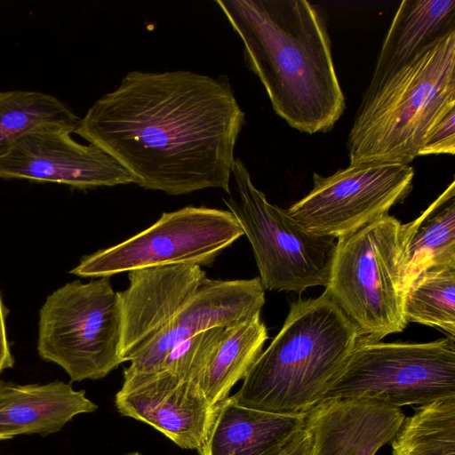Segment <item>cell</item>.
Listing matches in <instances>:
<instances>
[{
	"label": "cell",
	"instance_id": "17",
	"mask_svg": "<svg viewBox=\"0 0 455 455\" xmlns=\"http://www.w3.org/2000/svg\"><path fill=\"white\" fill-rule=\"evenodd\" d=\"M304 415L262 411L222 401L199 455H278L304 425Z\"/></svg>",
	"mask_w": 455,
	"mask_h": 455
},
{
	"label": "cell",
	"instance_id": "2",
	"mask_svg": "<svg viewBox=\"0 0 455 455\" xmlns=\"http://www.w3.org/2000/svg\"><path fill=\"white\" fill-rule=\"evenodd\" d=\"M243 45L248 68L262 83L275 112L291 128L332 129L345 98L325 20L306 0H217Z\"/></svg>",
	"mask_w": 455,
	"mask_h": 455
},
{
	"label": "cell",
	"instance_id": "6",
	"mask_svg": "<svg viewBox=\"0 0 455 455\" xmlns=\"http://www.w3.org/2000/svg\"><path fill=\"white\" fill-rule=\"evenodd\" d=\"M122 309L110 277L67 283L39 311L37 352L71 381L100 379L123 362Z\"/></svg>",
	"mask_w": 455,
	"mask_h": 455
},
{
	"label": "cell",
	"instance_id": "1",
	"mask_svg": "<svg viewBox=\"0 0 455 455\" xmlns=\"http://www.w3.org/2000/svg\"><path fill=\"white\" fill-rule=\"evenodd\" d=\"M244 124L227 77L134 70L92 105L75 133L115 158L142 188L229 193Z\"/></svg>",
	"mask_w": 455,
	"mask_h": 455
},
{
	"label": "cell",
	"instance_id": "26",
	"mask_svg": "<svg viewBox=\"0 0 455 455\" xmlns=\"http://www.w3.org/2000/svg\"><path fill=\"white\" fill-rule=\"evenodd\" d=\"M312 440L305 424L278 455H311Z\"/></svg>",
	"mask_w": 455,
	"mask_h": 455
},
{
	"label": "cell",
	"instance_id": "16",
	"mask_svg": "<svg viewBox=\"0 0 455 455\" xmlns=\"http://www.w3.org/2000/svg\"><path fill=\"white\" fill-rule=\"evenodd\" d=\"M97 408L84 390L63 381L20 385L0 380V441L57 433L75 416Z\"/></svg>",
	"mask_w": 455,
	"mask_h": 455
},
{
	"label": "cell",
	"instance_id": "14",
	"mask_svg": "<svg viewBox=\"0 0 455 455\" xmlns=\"http://www.w3.org/2000/svg\"><path fill=\"white\" fill-rule=\"evenodd\" d=\"M128 278L127 289L118 291L124 363L159 333L208 277L198 265L180 264L132 270Z\"/></svg>",
	"mask_w": 455,
	"mask_h": 455
},
{
	"label": "cell",
	"instance_id": "12",
	"mask_svg": "<svg viewBox=\"0 0 455 455\" xmlns=\"http://www.w3.org/2000/svg\"><path fill=\"white\" fill-rule=\"evenodd\" d=\"M115 404L121 415L153 427L182 449L196 451L218 408L198 383L165 369L124 379Z\"/></svg>",
	"mask_w": 455,
	"mask_h": 455
},
{
	"label": "cell",
	"instance_id": "24",
	"mask_svg": "<svg viewBox=\"0 0 455 455\" xmlns=\"http://www.w3.org/2000/svg\"><path fill=\"white\" fill-rule=\"evenodd\" d=\"M455 153V109L434 129L419 153V156Z\"/></svg>",
	"mask_w": 455,
	"mask_h": 455
},
{
	"label": "cell",
	"instance_id": "15",
	"mask_svg": "<svg viewBox=\"0 0 455 455\" xmlns=\"http://www.w3.org/2000/svg\"><path fill=\"white\" fill-rule=\"evenodd\" d=\"M405 415L367 399L323 400L306 414L311 455H376L390 443Z\"/></svg>",
	"mask_w": 455,
	"mask_h": 455
},
{
	"label": "cell",
	"instance_id": "8",
	"mask_svg": "<svg viewBox=\"0 0 455 455\" xmlns=\"http://www.w3.org/2000/svg\"><path fill=\"white\" fill-rule=\"evenodd\" d=\"M232 176L239 201H224L251 245L263 288L301 294L310 287H326L335 238L307 233L284 210L270 204L239 158Z\"/></svg>",
	"mask_w": 455,
	"mask_h": 455
},
{
	"label": "cell",
	"instance_id": "27",
	"mask_svg": "<svg viewBox=\"0 0 455 455\" xmlns=\"http://www.w3.org/2000/svg\"><path fill=\"white\" fill-rule=\"evenodd\" d=\"M126 455H141V454L139 453V452H132V453H129V454H126Z\"/></svg>",
	"mask_w": 455,
	"mask_h": 455
},
{
	"label": "cell",
	"instance_id": "23",
	"mask_svg": "<svg viewBox=\"0 0 455 455\" xmlns=\"http://www.w3.org/2000/svg\"><path fill=\"white\" fill-rule=\"evenodd\" d=\"M403 315L407 323L436 327L455 339V266L420 272L404 291Z\"/></svg>",
	"mask_w": 455,
	"mask_h": 455
},
{
	"label": "cell",
	"instance_id": "10",
	"mask_svg": "<svg viewBox=\"0 0 455 455\" xmlns=\"http://www.w3.org/2000/svg\"><path fill=\"white\" fill-rule=\"evenodd\" d=\"M413 177L410 164L385 162L315 172L312 189L285 212L307 233L338 239L388 215L411 193Z\"/></svg>",
	"mask_w": 455,
	"mask_h": 455
},
{
	"label": "cell",
	"instance_id": "4",
	"mask_svg": "<svg viewBox=\"0 0 455 455\" xmlns=\"http://www.w3.org/2000/svg\"><path fill=\"white\" fill-rule=\"evenodd\" d=\"M455 109V30L368 86L348 133L349 164H409Z\"/></svg>",
	"mask_w": 455,
	"mask_h": 455
},
{
	"label": "cell",
	"instance_id": "25",
	"mask_svg": "<svg viewBox=\"0 0 455 455\" xmlns=\"http://www.w3.org/2000/svg\"><path fill=\"white\" fill-rule=\"evenodd\" d=\"M8 312L0 294V374L4 370L12 368L15 362L7 336L6 316Z\"/></svg>",
	"mask_w": 455,
	"mask_h": 455
},
{
	"label": "cell",
	"instance_id": "7",
	"mask_svg": "<svg viewBox=\"0 0 455 455\" xmlns=\"http://www.w3.org/2000/svg\"><path fill=\"white\" fill-rule=\"evenodd\" d=\"M452 395L455 339L410 343L358 338L323 400L367 399L401 408Z\"/></svg>",
	"mask_w": 455,
	"mask_h": 455
},
{
	"label": "cell",
	"instance_id": "5",
	"mask_svg": "<svg viewBox=\"0 0 455 455\" xmlns=\"http://www.w3.org/2000/svg\"><path fill=\"white\" fill-rule=\"evenodd\" d=\"M404 229L389 214L337 240L324 293L355 326L359 338L379 341L403 331Z\"/></svg>",
	"mask_w": 455,
	"mask_h": 455
},
{
	"label": "cell",
	"instance_id": "11",
	"mask_svg": "<svg viewBox=\"0 0 455 455\" xmlns=\"http://www.w3.org/2000/svg\"><path fill=\"white\" fill-rule=\"evenodd\" d=\"M68 127L50 124L16 140L0 157V178L55 182L78 189L132 183L131 174L97 146L80 144Z\"/></svg>",
	"mask_w": 455,
	"mask_h": 455
},
{
	"label": "cell",
	"instance_id": "21",
	"mask_svg": "<svg viewBox=\"0 0 455 455\" xmlns=\"http://www.w3.org/2000/svg\"><path fill=\"white\" fill-rule=\"evenodd\" d=\"M80 119L58 98L34 91H0V157L25 133L50 124L74 132Z\"/></svg>",
	"mask_w": 455,
	"mask_h": 455
},
{
	"label": "cell",
	"instance_id": "22",
	"mask_svg": "<svg viewBox=\"0 0 455 455\" xmlns=\"http://www.w3.org/2000/svg\"><path fill=\"white\" fill-rule=\"evenodd\" d=\"M390 443L392 455H455V395L415 407Z\"/></svg>",
	"mask_w": 455,
	"mask_h": 455
},
{
	"label": "cell",
	"instance_id": "13",
	"mask_svg": "<svg viewBox=\"0 0 455 455\" xmlns=\"http://www.w3.org/2000/svg\"><path fill=\"white\" fill-rule=\"evenodd\" d=\"M265 289L259 277L207 278L185 306L131 361L124 379L156 371L181 342L207 330L233 327L260 316Z\"/></svg>",
	"mask_w": 455,
	"mask_h": 455
},
{
	"label": "cell",
	"instance_id": "3",
	"mask_svg": "<svg viewBox=\"0 0 455 455\" xmlns=\"http://www.w3.org/2000/svg\"><path fill=\"white\" fill-rule=\"evenodd\" d=\"M358 338L354 323L324 292L297 299L230 398L262 411L304 415L323 400Z\"/></svg>",
	"mask_w": 455,
	"mask_h": 455
},
{
	"label": "cell",
	"instance_id": "20",
	"mask_svg": "<svg viewBox=\"0 0 455 455\" xmlns=\"http://www.w3.org/2000/svg\"><path fill=\"white\" fill-rule=\"evenodd\" d=\"M268 339L260 316L230 327L204 373L200 387L207 399L219 405L232 387L243 379Z\"/></svg>",
	"mask_w": 455,
	"mask_h": 455
},
{
	"label": "cell",
	"instance_id": "9",
	"mask_svg": "<svg viewBox=\"0 0 455 455\" xmlns=\"http://www.w3.org/2000/svg\"><path fill=\"white\" fill-rule=\"evenodd\" d=\"M243 235L241 225L229 210L187 206L164 212L148 228L85 256L70 274L98 278L169 265L211 266Z\"/></svg>",
	"mask_w": 455,
	"mask_h": 455
},
{
	"label": "cell",
	"instance_id": "19",
	"mask_svg": "<svg viewBox=\"0 0 455 455\" xmlns=\"http://www.w3.org/2000/svg\"><path fill=\"white\" fill-rule=\"evenodd\" d=\"M403 291L423 270L455 266V182L414 220L403 224Z\"/></svg>",
	"mask_w": 455,
	"mask_h": 455
},
{
	"label": "cell",
	"instance_id": "18",
	"mask_svg": "<svg viewBox=\"0 0 455 455\" xmlns=\"http://www.w3.org/2000/svg\"><path fill=\"white\" fill-rule=\"evenodd\" d=\"M455 30V0H404L378 54L369 86L409 61L419 50Z\"/></svg>",
	"mask_w": 455,
	"mask_h": 455
}]
</instances>
